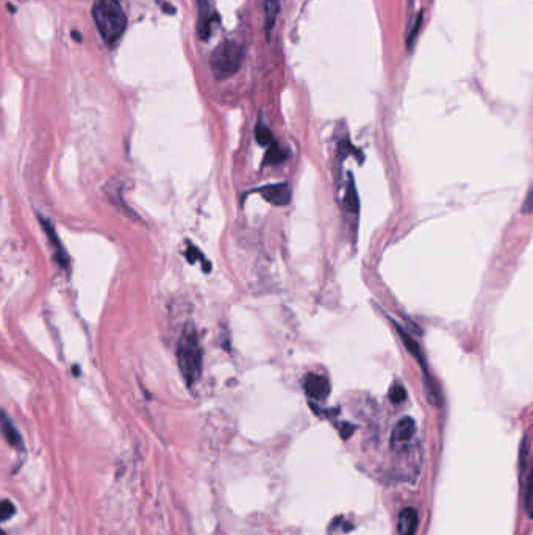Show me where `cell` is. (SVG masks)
<instances>
[{
	"instance_id": "7402d4cb",
	"label": "cell",
	"mask_w": 533,
	"mask_h": 535,
	"mask_svg": "<svg viewBox=\"0 0 533 535\" xmlns=\"http://www.w3.org/2000/svg\"><path fill=\"white\" fill-rule=\"evenodd\" d=\"M530 198H532V191H529L527 199H525V210H524L525 213H529V212H530V205H532V203H530Z\"/></svg>"
},
{
	"instance_id": "3957f363",
	"label": "cell",
	"mask_w": 533,
	"mask_h": 535,
	"mask_svg": "<svg viewBox=\"0 0 533 535\" xmlns=\"http://www.w3.org/2000/svg\"><path fill=\"white\" fill-rule=\"evenodd\" d=\"M244 47L236 41L227 40L217 46L210 57V67L216 79L224 80L235 75L243 66Z\"/></svg>"
},
{
	"instance_id": "8fae6325",
	"label": "cell",
	"mask_w": 533,
	"mask_h": 535,
	"mask_svg": "<svg viewBox=\"0 0 533 535\" xmlns=\"http://www.w3.org/2000/svg\"><path fill=\"white\" fill-rule=\"evenodd\" d=\"M280 13L279 0H265V33L269 38L273 33L275 21Z\"/></svg>"
},
{
	"instance_id": "7a4b0ae2",
	"label": "cell",
	"mask_w": 533,
	"mask_h": 535,
	"mask_svg": "<svg viewBox=\"0 0 533 535\" xmlns=\"http://www.w3.org/2000/svg\"><path fill=\"white\" fill-rule=\"evenodd\" d=\"M93 18L107 44H115L127 28V16L118 0H94Z\"/></svg>"
},
{
	"instance_id": "9c48e42d",
	"label": "cell",
	"mask_w": 533,
	"mask_h": 535,
	"mask_svg": "<svg viewBox=\"0 0 533 535\" xmlns=\"http://www.w3.org/2000/svg\"><path fill=\"white\" fill-rule=\"evenodd\" d=\"M0 432L4 434L5 440L8 441L14 449H19V451L24 449V441H22L19 431L4 410H0Z\"/></svg>"
},
{
	"instance_id": "277c9868",
	"label": "cell",
	"mask_w": 533,
	"mask_h": 535,
	"mask_svg": "<svg viewBox=\"0 0 533 535\" xmlns=\"http://www.w3.org/2000/svg\"><path fill=\"white\" fill-rule=\"evenodd\" d=\"M197 4V33L200 40L207 41L212 36L214 22H216V13L213 10L212 0H196Z\"/></svg>"
},
{
	"instance_id": "52a82bcc",
	"label": "cell",
	"mask_w": 533,
	"mask_h": 535,
	"mask_svg": "<svg viewBox=\"0 0 533 535\" xmlns=\"http://www.w3.org/2000/svg\"><path fill=\"white\" fill-rule=\"evenodd\" d=\"M258 193L265 198V201L271 202L275 207L288 205V202L291 201V190L287 184L266 185L260 188Z\"/></svg>"
},
{
	"instance_id": "8992f818",
	"label": "cell",
	"mask_w": 533,
	"mask_h": 535,
	"mask_svg": "<svg viewBox=\"0 0 533 535\" xmlns=\"http://www.w3.org/2000/svg\"><path fill=\"white\" fill-rule=\"evenodd\" d=\"M304 390L314 401H324L330 395V383L327 378L319 374H309L304 381Z\"/></svg>"
},
{
	"instance_id": "30bf717a",
	"label": "cell",
	"mask_w": 533,
	"mask_h": 535,
	"mask_svg": "<svg viewBox=\"0 0 533 535\" xmlns=\"http://www.w3.org/2000/svg\"><path fill=\"white\" fill-rule=\"evenodd\" d=\"M419 527V514L416 509H403L397 518V531L399 535H415Z\"/></svg>"
},
{
	"instance_id": "ffe728a7",
	"label": "cell",
	"mask_w": 533,
	"mask_h": 535,
	"mask_svg": "<svg viewBox=\"0 0 533 535\" xmlns=\"http://www.w3.org/2000/svg\"><path fill=\"white\" fill-rule=\"evenodd\" d=\"M14 512H16V509H14V506L10 501L0 502V523L10 519L14 515Z\"/></svg>"
},
{
	"instance_id": "9a60e30c",
	"label": "cell",
	"mask_w": 533,
	"mask_h": 535,
	"mask_svg": "<svg viewBox=\"0 0 533 535\" xmlns=\"http://www.w3.org/2000/svg\"><path fill=\"white\" fill-rule=\"evenodd\" d=\"M255 138H257V141L260 142L261 146H271L274 142V137H273V132L268 129V127L265 124L258 123L257 124V129H255Z\"/></svg>"
},
{
	"instance_id": "5bb4252c",
	"label": "cell",
	"mask_w": 533,
	"mask_h": 535,
	"mask_svg": "<svg viewBox=\"0 0 533 535\" xmlns=\"http://www.w3.org/2000/svg\"><path fill=\"white\" fill-rule=\"evenodd\" d=\"M358 203H360V201H358L357 188H355V184H354V177L350 176L346 198H344V207H346V210L350 213H358V208H360Z\"/></svg>"
},
{
	"instance_id": "cb8c5ba5",
	"label": "cell",
	"mask_w": 533,
	"mask_h": 535,
	"mask_svg": "<svg viewBox=\"0 0 533 535\" xmlns=\"http://www.w3.org/2000/svg\"><path fill=\"white\" fill-rule=\"evenodd\" d=\"M0 535H5V532L2 529H0Z\"/></svg>"
},
{
	"instance_id": "603a6c76",
	"label": "cell",
	"mask_w": 533,
	"mask_h": 535,
	"mask_svg": "<svg viewBox=\"0 0 533 535\" xmlns=\"http://www.w3.org/2000/svg\"><path fill=\"white\" fill-rule=\"evenodd\" d=\"M72 35H74V38H75V40H79V41L81 40V38H80V35H79V33H75V32H74Z\"/></svg>"
},
{
	"instance_id": "7c38bea8",
	"label": "cell",
	"mask_w": 533,
	"mask_h": 535,
	"mask_svg": "<svg viewBox=\"0 0 533 535\" xmlns=\"http://www.w3.org/2000/svg\"><path fill=\"white\" fill-rule=\"evenodd\" d=\"M397 332H399V335H401V338H402V342H403V346H405V348H407V351L411 354V356L415 357V359L419 361V364L423 365L424 373H427L425 360H424V356H423V352H421V348H419V344H418L415 340H413V338H411L407 332H405L403 329H401L399 326H397Z\"/></svg>"
},
{
	"instance_id": "6da1fadb",
	"label": "cell",
	"mask_w": 533,
	"mask_h": 535,
	"mask_svg": "<svg viewBox=\"0 0 533 535\" xmlns=\"http://www.w3.org/2000/svg\"><path fill=\"white\" fill-rule=\"evenodd\" d=\"M202 361H204V352H202L199 335L193 326H186L178 338L177 364L188 387L194 385L199 381L202 374Z\"/></svg>"
},
{
	"instance_id": "ac0fdd59",
	"label": "cell",
	"mask_w": 533,
	"mask_h": 535,
	"mask_svg": "<svg viewBox=\"0 0 533 535\" xmlns=\"http://www.w3.org/2000/svg\"><path fill=\"white\" fill-rule=\"evenodd\" d=\"M389 399H391L393 404H401L407 399V391H405L401 383H394V385L389 388Z\"/></svg>"
},
{
	"instance_id": "d6986e66",
	"label": "cell",
	"mask_w": 533,
	"mask_h": 535,
	"mask_svg": "<svg viewBox=\"0 0 533 535\" xmlns=\"http://www.w3.org/2000/svg\"><path fill=\"white\" fill-rule=\"evenodd\" d=\"M524 504L525 512L527 515H532V473H527V480H525V495H524Z\"/></svg>"
},
{
	"instance_id": "44dd1931",
	"label": "cell",
	"mask_w": 533,
	"mask_h": 535,
	"mask_svg": "<svg viewBox=\"0 0 533 535\" xmlns=\"http://www.w3.org/2000/svg\"><path fill=\"white\" fill-rule=\"evenodd\" d=\"M527 456H529V435H525L521 444V452H520V465H521L522 474H524L525 466H527Z\"/></svg>"
},
{
	"instance_id": "ba28073f",
	"label": "cell",
	"mask_w": 533,
	"mask_h": 535,
	"mask_svg": "<svg viewBox=\"0 0 533 535\" xmlns=\"http://www.w3.org/2000/svg\"><path fill=\"white\" fill-rule=\"evenodd\" d=\"M415 432H416L415 421H413V418H410V417H403L402 419L397 421L394 429H393L391 443L393 444H405V443H408L413 439V435H415Z\"/></svg>"
},
{
	"instance_id": "2e32d148",
	"label": "cell",
	"mask_w": 533,
	"mask_h": 535,
	"mask_svg": "<svg viewBox=\"0 0 533 535\" xmlns=\"http://www.w3.org/2000/svg\"><path fill=\"white\" fill-rule=\"evenodd\" d=\"M285 160V154H283V149L277 145V142L274 141L271 146H269L268 149V154H266V158H265V163H271V164H277V163H282Z\"/></svg>"
},
{
	"instance_id": "e0dca14e",
	"label": "cell",
	"mask_w": 533,
	"mask_h": 535,
	"mask_svg": "<svg viewBox=\"0 0 533 535\" xmlns=\"http://www.w3.org/2000/svg\"><path fill=\"white\" fill-rule=\"evenodd\" d=\"M186 259H188V261H191V263L202 261V263H204V269L207 271V273L210 271V263L205 261L204 254H202V252L197 249L196 246L188 244V249H186Z\"/></svg>"
},
{
	"instance_id": "4fadbf2b",
	"label": "cell",
	"mask_w": 533,
	"mask_h": 535,
	"mask_svg": "<svg viewBox=\"0 0 533 535\" xmlns=\"http://www.w3.org/2000/svg\"><path fill=\"white\" fill-rule=\"evenodd\" d=\"M425 391H427V398H429L432 405L435 407L442 405V395L437 385V382H435V379H432L427 373H425Z\"/></svg>"
},
{
	"instance_id": "5b68a950",
	"label": "cell",
	"mask_w": 533,
	"mask_h": 535,
	"mask_svg": "<svg viewBox=\"0 0 533 535\" xmlns=\"http://www.w3.org/2000/svg\"><path fill=\"white\" fill-rule=\"evenodd\" d=\"M40 223L42 225L44 232H46V237L49 240V244H50V249H52V255H54V260L63 269H67V268H69V257H67V252L64 249V246L62 244V240H59L55 227H54V225H52V223H49L46 220V218H42V216H40Z\"/></svg>"
}]
</instances>
